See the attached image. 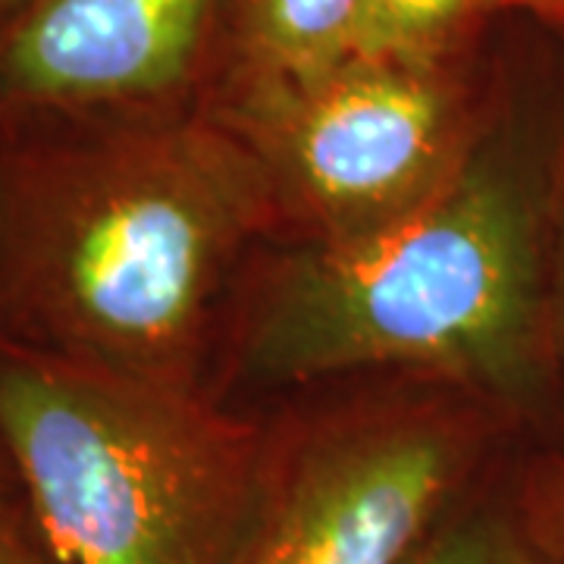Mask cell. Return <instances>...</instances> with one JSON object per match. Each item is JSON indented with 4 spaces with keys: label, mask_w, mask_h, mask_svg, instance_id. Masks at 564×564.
I'll use <instances>...</instances> for the list:
<instances>
[{
    "label": "cell",
    "mask_w": 564,
    "mask_h": 564,
    "mask_svg": "<svg viewBox=\"0 0 564 564\" xmlns=\"http://www.w3.org/2000/svg\"><path fill=\"white\" fill-rule=\"evenodd\" d=\"M276 242L258 161L202 101L0 107V339L207 389L226 307Z\"/></svg>",
    "instance_id": "1"
},
{
    "label": "cell",
    "mask_w": 564,
    "mask_h": 564,
    "mask_svg": "<svg viewBox=\"0 0 564 564\" xmlns=\"http://www.w3.org/2000/svg\"><path fill=\"white\" fill-rule=\"evenodd\" d=\"M549 188L514 104L458 180L348 248L267 245L223 317L207 392L276 402L361 373H426L524 408L555 345L545 292Z\"/></svg>",
    "instance_id": "2"
},
{
    "label": "cell",
    "mask_w": 564,
    "mask_h": 564,
    "mask_svg": "<svg viewBox=\"0 0 564 564\" xmlns=\"http://www.w3.org/2000/svg\"><path fill=\"white\" fill-rule=\"evenodd\" d=\"M263 411L0 339V445L66 564H232Z\"/></svg>",
    "instance_id": "3"
},
{
    "label": "cell",
    "mask_w": 564,
    "mask_h": 564,
    "mask_svg": "<svg viewBox=\"0 0 564 564\" xmlns=\"http://www.w3.org/2000/svg\"><path fill=\"white\" fill-rule=\"evenodd\" d=\"M492 39L445 57L348 54L289 79H223L204 107L251 151L276 242L348 248L421 214L458 180L496 120Z\"/></svg>",
    "instance_id": "4"
},
{
    "label": "cell",
    "mask_w": 564,
    "mask_h": 564,
    "mask_svg": "<svg viewBox=\"0 0 564 564\" xmlns=\"http://www.w3.org/2000/svg\"><path fill=\"white\" fill-rule=\"evenodd\" d=\"M511 411L426 373H361L263 408L267 440L232 564H404L480 480Z\"/></svg>",
    "instance_id": "5"
},
{
    "label": "cell",
    "mask_w": 564,
    "mask_h": 564,
    "mask_svg": "<svg viewBox=\"0 0 564 564\" xmlns=\"http://www.w3.org/2000/svg\"><path fill=\"white\" fill-rule=\"evenodd\" d=\"M223 39L226 0H17L0 17V107L198 104Z\"/></svg>",
    "instance_id": "6"
},
{
    "label": "cell",
    "mask_w": 564,
    "mask_h": 564,
    "mask_svg": "<svg viewBox=\"0 0 564 564\" xmlns=\"http://www.w3.org/2000/svg\"><path fill=\"white\" fill-rule=\"evenodd\" d=\"M404 564H564V492L545 496L492 462Z\"/></svg>",
    "instance_id": "7"
},
{
    "label": "cell",
    "mask_w": 564,
    "mask_h": 564,
    "mask_svg": "<svg viewBox=\"0 0 564 564\" xmlns=\"http://www.w3.org/2000/svg\"><path fill=\"white\" fill-rule=\"evenodd\" d=\"M358 0H226L223 79H289L355 54ZM210 85V88H214Z\"/></svg>",
    "instance_id": "8"
},
{
    "label": "cell",
    "mask_w": 564,
    "mask_h": 564,
    "mask_svg": "<svg viewBox=\"0 0 564 564\" xmlns=\"http://www.w3.org/2000/svg\"><path fill=\"white\" fill-rule=\"evenodd\" d=\"M514 13V0H358L361 54L445 57L480 47Z\"/></svg>",
    "instance_id": "9"
},
{
    "label": "cell",
    "mask_w": 564,
    "mask_h": 564,
    "mask_svg": "<svg viewBox=\"0 0 564 564\" xmlns=\"http://www.w3.org/2000/svg\"><path fill=\"white\" fill-rule=\"evenodd\" d=\"M0 564H66L25 499L0 505Z\"/></svg>",
    "instance_id": "10"
},
{
    "label": "cell",
    "mask_w": 564,
    "mask_h": 564,
    "mask_svg": "<svg viewBox=\"0 0 564 564\" xmlns=\"http://www.w3.org/2000/svg\"><path fill=\"white\" fill-rule=\"evenodd\" d=\"M514 13L549 29H564V0H514Z\"/></svg>",
    "instance_id": "11"
},
{
    "label": "cell",
    "mask_w": 564,
    "mask_h": 564,
    "mask_svg": "<svg viewBox=\"0 0 564 564\" xmlns=\"http://www.w3.org/2000/svg\"><path fill=\"white\" fill-rule=\"evenodd\" d=\"M20 499H25V496H22L20 477H17L13 464L7 458V448L0 445V505L20 502Z\"/></svg>",
    "instance_id": "12"
},
{
    "label": "cell",
    "mask_w": 564,
    "mask_h": 564,
    "mask_svg": "<svg viewBox=\"0 0 564 564\" xmlns=\"http://www.w3.org/2000/svg\"><path fill=\"white\" fill-rule=\"evenodd\" d=\"M555 345L564 361V258H562V282H558V304H555Z\"/></svg>",
    "instance_id": "13"
},
{
    "label": "cell",
    "mask_w": 564,
    "mask_h": 564,
    "mask_svg": "<svg viewBox=\"0 0 564 564\" xmlns=\"http://www.w3.org/2000/svg\"><path fill=\"white\" fill-rule=\"evenodd\" d=\"M13 3H17V0H0V17H3V13H7V10L13 7Z\"/></svg>",
    "instance_id": "14"
}]
</instances>
